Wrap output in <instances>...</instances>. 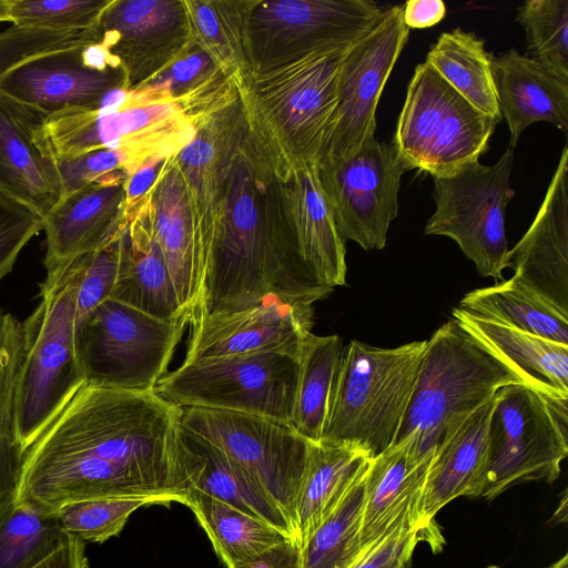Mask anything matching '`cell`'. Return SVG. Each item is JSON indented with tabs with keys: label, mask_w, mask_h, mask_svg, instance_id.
<instances>
[{
	"label": "cell",
	"mask_w": 568,
	"mask_h": 568,
	"mask_svg": "<svg viewBox=\"0 0 568 568\" xmlns=\"http://www.w3.org/2000/svg\"><path fill=\"white\" fill-rule=\"evenodd\" d=\"M45 115L0 94V192L41 217L63 194L57 161L33 139Z\"/></svg>",
	"instance_id": "d4e9b609"
},
{
	"label": "cell",
	"mask_w": 568,
	"mask_h": 568,
	"mask_svg": "<svg viewBox=\"0 0 568 568\" xmlns=\"http://www.w3.org/2000/svg\"><path fill=\"white\" fill-rule=\"evenodd\" d=\"M495 396L450 425L432 457L424 495L426 520L458 497L479 498Z\"/></svg>",
	"instance_id": "4316f807"
},
{
	"label": "cell",
	"mask_w": 568,
	"mask_h": 568,
	"mask_svg": "<svg viewBox=\"0 0 568 568\" xmlns=\"http://www.w3.org/2000/svg\"><path fill=\"white\" fill-rule=\"evenodd\" d=\"M123 232V231H122ZM122 233L108 245L74 260L58 277L72 288L75 300V329L104 301L116 282Z\"/></svg>",
	"instance_id": "7bdbcfd3"
},
{
	"label": "cell",
	"mask_w": 568,
	"mask_h": 568,
	"mask_svg": "<svg viewBox=\"0 0 568 568\" xmlns=\"http://www.w3.org/2000/svg\"><path fill=\"white\" fill-rule=\"evenodd\" d=\"M285 206L301 254L321 283L346 284V247L321 187L317 165L278 169Z\"/></svg>",
	"instance_id": "484cf974"
},
{
	"label": "cell",
	"mask_w": 568,
	"mask_h": 568,
	"mask_svg": "<svg viewBox=\"0 0 568 568\" xmlns=\"http://www.w3.org/2000/svg\"><path fill=\"white\" fill-rule=\"evenodd\" d=\"M85 542L69 536L57 549L32 568H88Z\"/></svg>",
	"instance_id": "db71d44e"
},
{
	"label": "cell",
	"mask_w": 568,
	"mask_h": 568,
	"mask_svg": "<svg viewBox=\"0 0 568 568\" xmlns=\"http://www.w3.org/2000/svg\"><path fill=\"white\" fill-rule=\"evenodd\" d=\"M88 32L119 62L128 90L149 82L194 44L185 0H111Z\"/></svg>",
	"instance_id": "e0dca14e"
},
{
	"label": "cell",
	"mask_w": 568,
	"mask_h": 568,
	"mask_svg": "<svg viewBox=\"0 0 568 568\" xmlns=\"http://www.w3.org/2000/svg\"><path fill=\"white\" fill-rule=\"evenodd\" d=\"M549 568H568V555L565 554L556 562L549 566Z\"/></svg>",
	"instance_id": "9f6ffc18"
},
{
	"label": "cell",
	"mask_w": 568,
	"mask_h": 568,
	"mask_svg": "<svg viewBox=\"0 0 568 568\" xmlns=\"http://www.w3.org/2000/svg\"><path fill=\"white\" fill-rule=\"evenodd\" d=\"M129 91V104L176 102L197 121L237 97L240 84L194 43L156 77Z\"/></svg>",
	"instance_id": "1f68e13d"
},
{
	"label": "cell",
	"mask_w": 568,
	"mask_h": 568,
	"mask_svg": "<svg viewBox=\"0 0 568 568\" xmlns=\"http://www.w3.org/2000/svg\"><path fill=\"white\" fill-rule=\"evenodd\" d=\"M499 121L476 109L425 61L408 84L393 145L408 170L446 175L479 160Z\"/></svg>",
	"instance_id": "9c48e42d"
},
{
	"label": "cell",
	"mask_w": 568,
	"mask_h": 568,
	"mask_svg": "<svg viewBox=\"0 0 568 568\" xmlns=\"http://www.w3.org/2000/svg\"><path fill=\"white\" fill-rule=\"evenodd\" d=\"M23 354L22 323L4 313L0 322V508L16 498L23 460L16 424V388Z\"/></svg>",
	"instance_id": "f35d334b"
},
{
	"label": "cell",
	"mask_w": 568,
	"mask_h": 568,
	"mask_svg": "<svg viewBox=\"0 0 568 568\" xmlns=\"http://www.w3.org/2000/svg\"><path fill=\"white\" fill-rule=\"evenodd\" d=\"M194 43L241 85L250 77L245 19L250 0H185Z\"/></svg>",
	"instance_id": "74e56055"
},
{
	"label": "cell",
	"mask_w": 568,
	"mask_h": 568,
	"mask_svg": "<svg viewBox=\"0 0 568 568\" xmlns=\"http://www.w3.org/2000/svg\"><path fill=\"white\" fill-rule=\"evenodd\" d=\"M493 59L480 38L460 28L442 33L426 55V62L476 109L500 119Z\"/></svg>",
	"instance_id": "e575fe53"
},
{
	"label": "cell",
	"mask_w": 568,
	"mask_h": 568,
	"mask_svg": "<svg viewBox=\"0 0 568 568\" xmlns=\"http://www.w3.org/2000/svg\"><path fill=\"white\" fill-rule=\"evenodd\" d=\"M111 0H10L9 21L20 28L90 31Z\"/></svg>",
	"instance_id": "f6af8a7d"
},
{
	"label": "cell",
	"mask_w": 568,
	"mask_h": 568,
	"mask_svg": "<svg viewBox=\"0 0 568 568\" xmlns=\"http://www.w3.org/2000/svg\"><path fill=\"white\" fill-rule=\"evenodd\" d=\"M88 31L67 32L11 26L0 31V77L33 57L90 41Z\"/></svg>",
	"instance_id": "7dc6e473"
},
{
	"label": "cell",
	"mask_w": 568,
	"mask_h": 568,
	"mask_svg": "<svg viewBox=\"0 0 568 568\" xmlns=\"http://www.w3.org/2000/svg\"><path fill=\"white\" fill-rule=\"evenodd\" d=\"M514 151L509 146L493 165L479 160L434 176L435 212L425 234L453 239L483 276L503 280L508 267L506 207L515 195L510 186Z\"/></svg>",
	"instance_id": "4fadbf2b"
},
{
	"label": "cell",
	"mask_w": 568,
	"mask_h": 568,
	"mask_svg": "<svg viewBox=\"0 0 568 568\" xmlns=\"http://www.w3.org/2000/svg\"><path fill=\"white\" fill-rule=\"evenodd\" d=\"M246 131L247 119L239 93L201 116L192 141L174 155L185 181L203 267L222 215L232 163Z\"/></svg>",
	"instance_id": "ffe728a7"
},
{
	"label": "cell",
	"mask_w": 568,
	"mask_h": 568,
	"mask_svg": "<svg viewBox=\"0 0 568 568\" xmlns=\"http://www.w3.org/2000/svg\"><path fill=\"white\" fill-rule=\"evenodd\" d=\"M369 460L353 447L311 443L294 511L295 538L302 548L364 477Z\"/></svg>",
	"instance_id": "4dcf8cb0"
},
{
	"label": "cell",
	"mask_w": 568,
	"mask_h": 568,
	"mask_svg": "<svg viewBox=\"0 0 568 568\" xmlns=\"http://www.w3.org/2000/svg\"><path fill=\"white\" fill-rule=\"evenodd\" d=\"M426 341L379 348L351 341L318 443L348 446L371 459L392 446L408 410Z\"/></svg>",
	"instance_id": "5b68a950"
},
{
	"label": "cell",
	"mask_w": 568,
	"mask_h": 568,
	"mask_svg": "<svg viewBox=\"0 0 568 568\" xmlns=\"http://www.w3.org/2000/svg\"><path fill=\"white\" fill-rule=\"evenodd\" d=\"M42 231V217L0 192V282L22 248Z\"/></svg>",
	"instance_id": "c3c4849f"
},
{
	"label": "cell",
	"mask_w": 568,
	"mask_h": 568,
	"mask_svg": "<svg viewBox=\"0 0 568 568\" xmlns=\"http://www.w3.org/2000/svg\"><path fill=\"white\" fill-rule=\"evenodd\" d=\"M148 159L129 149H102L57 161L63 194L91 184L125 182Z\"/></svg>",
	"instance_id": "bcb514c9"
},
{
	"label": "cell",
	"mask_w": 568,
	"mask_h": 568,
	"mask_svg": "<svg viewBox=\"0 0 568 568\" xmlns=\"http://www.w3.org/2000/svg\"><path fill=\"white\" fill-rule=\"evenodd\" d=\"M10 0H0V22L9 21Z\"/></svg>",
	"instance_id": "11a10c76"
},
{
	"label": "cell",
	"mask_w": 568,
	"mask_h": 568,
	"mask_svg": "<svg viewBox=\"0 0 568 568\" xmlns=\"http://www.w3.org/2000/svg\"><path fill=\"white\" fill-rule=\"evenodd\" d=\"M313 305L267 296L235 312L197 313L190 322L184 361L253 353L300 356L314 325Z\"/></svg>",
	"instance_id": "d6986e66"
},
{
	"label": "cell",
	"mask_w": 568,
	"mask_h": 568,
	"mask_svg": "<svg viewBox=\"0 0 568 568\" xmlns=\"http://www.w3.org/2000/svg\"><path fill=\"white\" fill-rule=\"evenodd\" d=\"M408 168L393 144L368 138L349 159L317 166L323 193L344 242L364 250L386 245L390 223L398 214V193Z\"/></svg>",
	"instance_id": "2e32d148"
},
{
	"label": "cell",
	"mask_w": 568,
	"mask_h": 568,
	"mask_svg": "<svg viewBox=\"0 0 568 568\" xmlns=\"http://www.w3.org/2000/svg\"><path fill=\"white\" fill-rule=\"evenodd\" d=\"M343 349L338 335L313 333L302 346L291 424L311 442L322 438Z\"/></svg>",
	"instance_id": "8d00e7d4"
},
{
	"label": "cell",
	"mask_w": 568,
	"mask_h": 568,
	"mask_svg": "<svg viewBox=\"0 0 568 568\" xmlns=\"http://www.w3.org/2000/svg\"><path fill=\"white\" fill-rule=\"evenodd\" d=\"M303 550L296 539L291 538L266 550L226 568H302Z\"/></svg>",
	"instance_id": "816d5d0a"
},
{
	"label": "cell",
	"mask_w": 568,
	"mask_h": 568,
	"mask_svg": "<svg viewBox=\"0 0 568 568\" xmlns=\"http://www.w3.org/2000/svg\"><path fill=\"white\" fill-rule=\"evenodd\" d=\"M460 308L485 318L568 345V315L515 277L467 293Z\"/></svg>",
	"instance_id": "836d02e7"
},
{
	"label": "cell",
	"mask_w": 568,
	"mask_h": 568,
	"mask_svg": "<svg viewBox=\"0 0 568 568\" xmlns=\"http://www.w3.org/2000/svg\"><path fill=\"white\" fill-rule=\"evenodd\" d=\"M419 542H427L437 551L442 549L445 539L440 530H399L366 552L351 568H410L414 551Z\"/></svg>",
	"instance_id": "681fc988"
},
{
	"label": "cell",
	"mask_w": 568,
	"mask_h": 568,
	"mask_svg": "<svg viewBox=\"0 0 568 568\" xmlns=\"http://www.w3.org/2000/svg\"><path fill=\"white\" fill-rule=\"evenodd\" d=\"M487 568H500V567L499 566H495V565H490ZM547 568H549V567H547Z\"/></svg>",
	"instance_id": "680465c9"
},
{
	"label": "cell",
	"mask_w": 568,
	"mask_h": 568,
	"mask_svg": "<svg viewBox=\"0 0 568 568\" xmlns=\"http://www.w3.org/2000/svg\"><path fill=\"white\" fill-rule=\"evenodd\" d=\"M115 88L126 89L124 73L93 39L24 60L0 77V94L45 114L94 105Z\"/></svg>",
	"instance_id": "ac0fdd59"
},
{
	"label": "cell",
	"mask_w": 568,
	"mask_h": 568,
	"mask_svg": "<svg viewBox=\"0 0 568 568\" xmlns=\"http://www.w3.org/2000/svg\"><path fill=\"white\" fill-rule=\"evenodd\" d=\"M446 6L442 0H409L403 4V21L408 29H425L445 18Z\"/></svg>",
	"instance_id": "f5cc1de1"
},
{
	"label": "cell",
	"mask_w": 568,
	"mask_h": 568,
	"mask_svg": "<svg viewBox=\"0 0 568 568\" xmlns=\"http://www.w3.org/2000/svg\"><path fill=\"white\" fill-rule=\"evenodd\" d=\"M185 506L195 515L225 567L293 538L261 518L201 493L190 491Z\"/></svg>",
	"instance_id": "d590c367"
},
{
	"label": "cell",
	"mask_w": 568,
	"mask_h": 568,
	"mask_svg": "<svg viewBox=\"0 0 568 568\" xmlns=\"http://www.w3.org/2000/svg\"><path fill=\"white\" fill-rule=\"evenodd\" d=\"M189 324L185 315L162 320L108 298L77 327L87 382L154 390Z\"/></svg>",
	"instance_id": "30bf717a"
},
{
	"label": "cell",
	"mask_w": 568,
	"mask_h": 568,
	"mask_svg": "<svg viewBox=\"0 0 568 568\" xmlns=\"http://www.w3.org/2000/svg\"><path fill=\"white\" fill-rule=\"evenodd\" d=\"M69 536L55 514L14 498L0 508V568H32Z\"/></svg>",
	"instance_id": "ab89813d"
},
{
	"label": "cell",
	"mask_w": 568,
	"mask_h": 568,
	"mask_svg": "<svg viewBox=\"0 0 568 568\" xmlns=\"http://www.w3.org/2000/svg\"><path fill=\"white\" fill-rule=\"evenodd\" d=\"M517 21L532 59L568 79V0H528L518 8Z\"/></svg>",
	"instance_id": "b9f144b4"
},
{
	"label": "cell",
	"mask_w": 568,
	"mask_h": 568,
	"mask_svg": "<svg viewBox=\"0 0 568 568\" xmlns=\"http://www.w3.org/2000/svg\"><path fill=\"white\" fill-rule=\"evenodd\" d=\"M300 357L253 353L183 361L155 392L180 407H205L292 423Z\"/></svg>",
	"instance_id": "8fae6325"
},
{
	"label": "cell",
	"mask_w": 568,
	"mask_h": 568,
	"mask_svg": "<svg viewBox=\"0 0 568 568\" xmlns=\"http://www.w3.org/2000/svg\"><path fill=\"white\" fill-rule=\"evenodd\" d=\"M382 12L371 0H250L245 19L250 75L320 50L351 45Z\"/></svg>",
	"instance_id": "7c38bea8"
},
{
	"label": "cell",
	"mask_w": 568,
	"mask_h": 568,
	"mask_svg": "<svg viewBox=\"0 0 568 568\" xmlns=\"http://www.w3.org/2000/svg\"><path fill=\"white\" fill-rule=\"evenodd\" d=\"M353 44L316 51L250 75L241 85L248 125L278 163L292 169L317 164L338 102L342 67Z\"/></svg>",
	"instance_id": "277c9868"
},
{
	"label": "cell",
	"mask_w": 568,
	"mask_h": 568,
	"mask_svg": "<svg viewBox=\"0 0 568 568\" xmlns=\"http://www.w3.org/2000/svg\"><path fill=\"white\" fill-rule=\"evenodd\" d=\"M514 384L532 387L523 373L453 317L426 341L396 442L407 438L418 458H430L450 425Z\"/></svg>",
	"instance_id": "3957f363"
},
{
	"label": "cell",
	"mask_w": 568,
	"mask_h": 568,
	"mask_svg": "<svg viewBox=\"0 0 568 568\" xmlns=\"http://www.w3.org/2000/svg\"><path fill=\"white\" fill-rule=\"evenodd\" d=\"M154 504L148 498H97L64 505L55 515L67 534L84 542H104L123 529L133 511Z\"/></svg>",
	"instance_id": "ee69618b"
},
{
	"label": "cell",
	"mask_w": 568,
	"mask_h": 568,
	"mask_svg": "<svg viewBox=\"0 0 568 568\" xmlns=\"http://www.w3.org/2000/svg\"><path fill=\"white\" fill-rule=\"evenodd\" d=\"M332 291L304 261L285 206L277 162L247 122L205 258L195 315L241 311L267 296L313 305Z\"/></svg>",
	"instance_id": "7a4b0ae2"
},
{
	"label": "cell",
	"mask_w": 568,
	"mask_h": 568,
	"mask_svg": "<svg viewBox=\"0 0 568 568\" xmlns=\"http://www.w3.org/2000/svg\"><path fill=\"white\" fill-rule=\"evenodd\" d=\"M124 183H98L67 192L43 215V281L54 280L74 260L108 245L122 233L126 225Z\"/></svg>",
	"instance_id": "7402d4cb"
},
{
	"label": "cell",
	"mask_w": 568,
	"mask_h": 568,
	"mask_svg": "<svg viewBox=\"0 0 568 568\" xmlns=\"http://www.w3.org/2000/svg\"><path fill=\"white\" fill-rule=\"evenodd\" d=\"M568 397L545 395L524 384L495 394L488 453L479 498L494 499L509 488L554 483L568 455Z\"/></svg>",
	"instance_id": "ba28073f"
},
{
	"label": "cell",
	"mask_w": 568,
	"mask_h": 568,
	"mask_svg": "<svg viewBox=\"0 0 568 568\" xmlns=\"http://www.w3.org/2000/svg\"><path fill=\"white\" fill-rule=\"evenodd\" d=\"M179 456L187 495L195 491L222 500L295 538L290 523L260 484L222 450L182 425Z\"/></svg>",
	"instance_id": "f546056e"
},
{
	"label": "cell",
	"mask_w": 568,
	"mask_h": 568,
	"mask_svg": "<svg viewBox=\"0 0 568 568\" xmlns=\"http://www.w3.org/2000/svg\"><path fill=\"white\" fill-rule=\"evenodd\" d=\"M493 72L511 148L526 128L539 121L568 133V79L515 49L493 59Z\"/></svg>",
	"instance_id": "83f0119b"
},
{
	"label": "cell",
	"mask_w": 568,
	"mask_h": 568,
	"mask_svg": "<svg viewBox=\"0 0 568 568\" xmlns=\"http://www.w3.org/2000/svg\"><path fill=\"white\" fill-rule=\"evenodd\" d=\"M181 417L155 389L85 382L24 452L16 499L52 514L97 498L185 505Z\"/></svg>",
	"instance_id": "6da1fadb"
},
{
	"label": "cell",
	"mask_w": 568,
	"mask_h": 568,
	"mask_svg": "<svg viewBox=\"0 0 568 568\" xmlns=\"http://www.w3.org/2000/svg\"><path fill=\"white\" fill-rule=\"evenodd\" d=\"M172 156L154 155L141 164L125 181V219L134 214L145 202L163 165Z\"/></svg>",
	"instance_id": "f907efd6"
},
{
	"label": "cell",
	"mask_w": 568,
	"mask_h": 568,
	"mask_svg": "<svg viewBox=\"0 0 568 568\" xmlns=\"http://www.w3.org/2000/svg\"><path fill=\"white\" fill-rule=\"evenodd\" d=\"M22 323L24 354L16 388V424L24 452L87 382L77 343L75 300L58 278Z\"/></svg>",
	"instance_id": "52a82bcc"
},
{
	"label": "cell",
	"mask_w": 568,
	"mask_h": 568,
	"mask_svg": "<svg viewBox=\"0 0 568 568\" xmlns=\"http://www.w3.org/2000/svg\"><path fill=\"white\" fill-rule=\"evenodd\" d=\"M408 36L403 6H393L383 10L372 29L352 45L342 67L338 102L317 166L346 161L375 135L377 104Z\"/></svg>",
	"instance_id": "9a60e30c"
},
{
	"label": "cell",
	"mask_w": 568,
	"mask_h": 568,
	"mask_svg": "<svg viewBox=\"0 0 568 568\" xmlns=\"http://www.w3.org/2000/svg\"><path fill=\"white\" fill-rule=\"evenodd\" d=\"M453 317L503 356L538 392L568 397V345L527 333L457 307Z\"/></svg>",
	"instance_id": "d6a6232c"
},
{
	"label": "cell",
	"mask_w": 568,
	"mask_h": 568,
	"mask_svg": "<svg viewBox=\"0 0 568 568\" xmlns=\"http://www.w3.org/2000/svg\"><path fill=\"white\" fill-rule=\"evenodd\" d=\"M513 277L568 315V148L531 225L508 253Z\"/></svg>",
	"instance_id": "603a6c76"
},
{
	"label": "cell",
	"mask_w": 568,
	"mask_h": 568,
	"mask_svg": "<svg viewBox=\"0 0 568 568\" xmlns=\"http://www.w3.org/2000/svg\"><path fill=\"white\" fill-rule=\"evenodd\" d=\"M430 462L432 457L418 458L407 438L395 442L369 460L358 530L359 559L396 531L439 530L424 515Z\"/></svg>",
	"instance_id": "44dd1931"
},
{
	"label": "cell",
	"mask_w": 568,
	"mask_h": 568,
	"mask_svg": "<svg viewBox=\"0 0 568 568\" xmlns=\"http://www.w3.org/2000/svg\"><path fill=\"white\" fill-rule=\"evenodd\" d=\"M181 425L242 466L294 528L295 501L311 440L291 423L205 407H182Z\"/></svg>",
	"instance_id": "5bb4252c"
},
{
	"label": "cell",
	"mask_w": 568,
	"mask_h": 568,
	"mask_svg": "<svg viewBox=\"0 0 568 568\" xmlns=\"http://www.w3.org/2000/svg\"><path fill=\"white\" fill-rule=\"evenodd\" d=\"M128 100L129 91L115 88L94 105L47 114L34 142L47 156L64 161L102 149L173 156L194 138L196 121L181 104H129Z\"/></svg>",
	"instance_id": "8992f818"
},
{
	"label": "cell",
	"mask_w": 568,
	"mask_h": 568,
	"mask_svg": "<svg viewBox=\"0 0 568 568\" xmlns=\"http://www.w3.org/2000/svg\"><path fill=\"white\" fill-rule=\"evenodd\" d=\"M110 298L162 320L185 315L151 232L145 202L126 219L120 241L116 282Z\"/></svg>",
	"instance_id": "f1b7e54d"
},
{
	"label": "cell",
	"mask_w": 568,
	"mask_h": 568,
	"mask_svg": "<svg viewBox=\"0 0 568 568\" xmlns=\"http://www.w3.org/2000/svg\"><path fill=\"white\" fill-rule=\"evenodd\" d=\"M3 315H4V313H3V311L0 308V322H1L2 317H3Z\"/></svg>",
	"instance_id": "6f0895ef"
},
{
	"label": "cell",
	"mask_w": 568,
	"mask_h": 568,
	"mask_svg": "<svg viewBox=\"0 0 568 568\" xmlns=\"http://www.w3.org/2000/svg\"><path fill=\"white\" fill-rule=\"evenodd\" d=\"M145 210L182 310L191 322L201 303L204 267L185 181L174 155L163 165L146 197Z\"/></svg>",
	"instance_id": "cb8c5ba5"
},
{
	"label": "cell",
	"mask_w": 568,
	"mask_h": 568,
	"mask_svg": "<svg viewBox=\"0 0 568 568\" xmlns=\"http://www.w3.org/2000/svg\"><path fill=\"white\" fill-rule=\"evenodd\" d=\"M364 477L304 545L302 568H351L359 559Z\"/></svg>",
	"instance_id": "60d3db41"
}]
</instances>
